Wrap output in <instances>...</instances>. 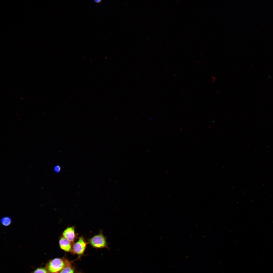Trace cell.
Masks as SVG:
<instances>
[{"instance_id":"1","label":"cell","mask_w":273,"mask_h":273,"mask_svg":"<svg viewBox=\"0 0 273 273\" xmlns=\"http://www.w3.org/2000/svg\"><path fill=\"white\" fill-rule=\"evenodd\" d=\"M71 265V262L65 258H56L50 261L46 265L50 273H55L61 271L67 266Z\"/></svg>"},{"instance_id":"11","label":"cell","mask_w":273,"mask_h":273,"mask_svg":"<svg viewBox=\"0 0 273 273\" xmlns=\"http://www.w3.org/2000/svg\"><path fill=\"white\" fill-rule=\"evenodd\" d=\"M11 88H12V89H14V88H13V87H11Z\"/></svg>"},{"instance_id":"5","label":"cell","mask_w":273,"mask_h":273,"mask_svg":"<svg viewBox=\"0 0 273 273\" xmlns=\"http://www.w3.org/2000/svg\"><path fill=\"white\" fill-rule=\"evenodd\" d=\"M59 243L61 249L66 252H71L73 245L72 243L63 236L60 238Z\"/></svg>"},{"instance_id":"2","label":"cell","mask_w":273,"mask_h":273,"mask_svg":"<svg viewBox=\"0 0 273 273\" xmlns=\"http://www.w3.org/2000/svg\"><path fill=\"white\" fill-rule=\"evenodd\" d=\"M88 243L93 247L96 248H106L109 249L107 238L103 235L102 231L98 234L93 236L88 240Z\"/></svg>"},{"instance_id":"8","label":"cell","mask_w":273,"mask_h":273,"mask_svg":"<svg viewBox=\"0 0 273 273\" xmlns=\"http://www.w3.org/2000/svg\"><path fill=\"white\" fill-rule=\"evenodd\" d=\"M33 273H48V272L45 268H40L36 269Z\"/></svg>"},{"instance_id":"13","label":"cell","mask_w":273,"mask_h":273,"mask_svg":"<svg viewBox=\"0 0 273 273\" xmlns=\"http://www.w3.org/2000/svg\"><path fill=\"white\" fill-rule=\"evenodd\" d=\"M80 273L78 272V273Z\"/></svg>"},{"instance_id":"4","label":"cell","mask_w":273,"mask_h":273,"mask_svg":"<svg viewBox=\"0 0 273 273\" xmlns=\"http://www.w3.org/2000/svg\"><path fill=\"white\" fill-rule=\"evenodd\" d=\"M62 236L72 243H74L77 237L75 226H70L66 228L63 232Z\"/></svg>"},{"instance_id":"3","label":"cell","mask_w":273,"mask_h":273,"mask_svg":"<svg viewBox=\"0 0 273 273\" xmlns=\"http://www.w3.org/2000/svg\"><path fill=\"white\" fill-rule=\"evenodd\" d=\"M87 243L83 237H79L78 240L72 245L71 252L73 254L81 256L84 254Z\"/></svg>"},{"instance_id":"12","label":"cell","mask_w":273,"mask_h":273,"mask_svg":"<svg viewBox=\"0 0 273 273\" xmlns=\"http://www.w3.org/2000/svg\"><path fill=\"white\" fill-rule=\"evenodd\" d=\"M21 98V99H22V100H23V99L22 98H21H21Z\"/></svg>"},{"instance_id":"9","label":"cell","mask_w":273,"mask_h":273,"mask_svg":"<svg viewBox=\"0 0 273 273\" xmlns=\"http://www.w3.org/2000/svg\"><path fill=\"white\" fill-rule=\"evenodd\" d=\"M54 170L55 172L57 173L59 172L60 171V167L59 165L56 166L54 167Z\"/></svg>"},{"instance_id":"7","label":"cell","mask_w":273,"mask_h":273,"mask_svg":"<svg viewBox=\"0 0 273 273\" xmlns=\"http://www.w3.org/2000/svg\"><path fill=\"white\" fill-rule=\"evenodd\" d=\"M74 269L72 265L67 266L60 271V273H74Z\"/></svg>"},{"instance_id":"10","label":"cell","mask_w":273,"mask_h":273,"mask_svg":"<svg viewBox=\"0 0 273 273\" xmlns=\"http://www.w3.org/2000/svg\"><path fill=\"white\" fill-rule=\"evenodd\" d=\"M101 1V0H95L94 2L96 3H99Z\"/></svg>"},{"instance_id":"6","label":"cell","mask_w":273,"mask_h":273,"mask_svg":"<svg viewBox=\"0 0 273 273\" xmlns=\"http://www.w3.org/2000/svg\"><path fill=\"white\" fill-rule=\"evenodd\" d=\"M12 220L10 217L6 216L2 217L0 220L1 224L4 226H7L11 224Z\"/></svg>"}]
</instances>
